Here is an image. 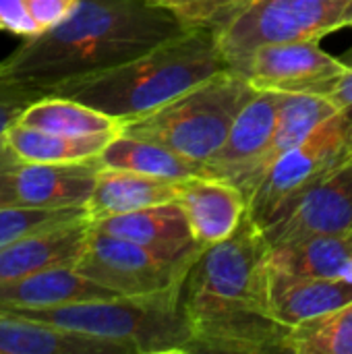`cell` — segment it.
Instances as JSON below:
<instances>
[{"mask_svg": "<svg viewBox=\"0 0 352 354\" xmlns=\"http://www.w3.org/2000/svg\"><path fill=\"white\" fill-rule=\"evenodd\" d=\"M183 180L139 174L131 170L100 168L95 189L87 201L91 222L178 201Z\"/></svg>", "mask_w": 352, "mask_h": 354, "instance_id": "obj_19", "label": "cell"}, {"mask_svg": "<svg viewBox=\"0 0 352 354\" xmlns=\"http://www.w3.org/2000/svg\"><path fill=\"white\" fill-rule=\"evenodd\" d=\"M340 278H342V280H346V282H352V253H351V257L346 259L344 268H342V274H340Z\"/></svg>", "mask_w": 352, "mask_h": 354, "instance_id": "obj_34", "label": "cell"}, {"mask_svg": "<svg viewBox=\"0 0 352 354\" xmlns=\"http://www.w3.org/2000/svg\"><path fill=\"white\" fill-rule=\"evenodd\" d=\"M222 68L228 66L214 31L185 29L122 64L58 83L50 93L79 100L124 122L168 104Z\"/></svg>", "mask_w": 352, "mask_h": 354, "instance_id": "obj_2", "label": "cell"}, {"mask_svg": "<svg viewBox=\"0 0 352 354\" xmlns=\"http://www.w3.org/2000/svg\"><path fill=\"white\" fill-rule=\"evenodd\" d=\"M352 301V282L342 278H303L272 270L270 317L286 328L332 313Z\"/></svg>", "mask_w": 352, "mask_h": 354, "instance_id": "obj_20", "label": "cell"}, {"mask_svg": "<svg viewBox=\"0 0 352 354\" xmlns=\"http://www.w3.org/2000/svg\"><path fill=\"white\" fill-rule=\"evenodd\" d=\"M183 31L172 10L151 0H79L71 17L0 60V73L48 95L58 83L122 64Z\"/></svg>", "mask_w": 352, "mask_h": 354, "instance_id": "obj_1", "label": "cell"}, {"mask_svg": "<svg viewBox=\"0 0 352 354\" xmlns=\"http://www.w3.org/2000/svg\"><path fill=\"white\" fill-rule=\"evenodd\" d=\"M118 133H100V135H60L39 129L25 127L15 122L4 141L21 162L31 164H68V162H87L95 160L104 147Z\"/></svg>", "mask_w": 352, "mask_h": 354, "instance_id": "obj_22", "label": "cell"}, {"mask_svg": "<svg viewBox=\"0 0 352 354\" xmlns=\"http://www.w3.org/2000/svg\"><path fill=\"white\" fill-rule=\"evenodd\" d=\"M257 89L245 75L222 68L168 104L122 122V133L156 141L178 156L210 162Z\"/></svg>", "mask_w": 352, "mask_h": 354, "instance_id": "obj_4", "label": "cell"}, {"mask_svg": "<svg viewBox=\"0 0 352 354\" xmlns=\"http://www.w3.org/2000/svg\"><path fill=\"white\" fill-rule=\"evenodd\" d=\"M338 112H340V108L328 95H317V93H280L276 131H274L272 143H270V147L266 151V158H263L261 176L268 172V168L280 156H284L293 147L301 145L328 118H332Z\"/></svg>", "mask_w": 352, "mask_h": 354, "instance_id": "obj_24", "label": "cell"}, {"mask_svg": "<svg viewBox=\"0 0 352 354\" xmlns=\"http://www.w3.org/2000/svg\"><path fill=\"white\" fill-rule=\"evenodd\" d=\"M282 348L293 354H352V301L332 313L288 328Z\"/></svg>", "mask_w": 352, "mask_h": 354, "instance_id": "obj_26", "label": "cell"}, {"mask_svg": "<svg viewBox=\"0 0 352 354\" xmlns=\"http://www.w3.org/2000/svg\"><path fill=\"white\" fill-rule=\"evenodd\" d=\"M81 218H89L85 205H77V207L6 205V207H0V249L29 234L56 228V226H62Z\"/></svg>", "mask_w": 352, "mask_h": 354, "instance_id": "obj_27", "label": "cell"}, {"mask_svg": "<svg viewBox=\"0 0 352 354\" xmlns=\"http://www.w3.org/2000/svg\"><path fill=\"white\" fill-rule=\"evenodd\" d=\"M17 162H21V160L12 153V149L6 145V141L0 139V172L6 170V168H10V166H15Z\"/></svg>", "mask_w": 352, "mask_h": 354, "instance_id": "obj_33", "label": "cell"}, {"mask_svg": "<svg viewBox=\"0 0 352 354\" xmlns=\"http://www.w3.org/2000/svg\"><path fill=\"white\" fill-rule=\"evenodd\" d=\"M278 106V91L257 89L237 114L224 145L207 162L216 170V176L232 180L245 195L261 178L263 158L276 131Z\"/></svg>", "mask_w": 352, "mask_h": 354, "instance_id": "obj_12", "label": "cell"}, {"mask_svg": "<svg viewBox=\"0 0 352 354\" xmlns=\"http://www.w3.org/2000/svg\"><path fill=\"white\" fill-rule=\"evenodd\" d=\"M17 122L60 135H100L122 131V120L112 118L79 100L54 93L37 97L23 110Z\"/></svg>", "mask_w": 352, "mask_h": 354, "instance_id": "obj_25", "label": "cell"}, {"mask_svg": "<svg viewBox=\"0 0 352 354\" xmlns=\"http://www.w3.org/2000/svg\"><path fill=\"white\" fill-rule=\"evenodd\" d=\"M249 0H174L168 8L183 29H214Z\"/></svg>", "mask_w": 352, "mask_h": 354, "instance_id": "obj_28", "label": "cell"}, {"mask_svg": "<svg viewBox=\"0 0 352 354\" xmlns=\"http://www.w3.org/2000/svg\"><path fill=\"white\" fill-rule=\"evenodd\" d=\"M272 245L249 216L228 239L205 247L185 280L187 315L212 311H255L270 315Z\"/></svg>", "mask_w": 352, "mask_h": 354, "instance_id": "obj_5", "label": "cell"}, {"mask_svg": "<svg viewBox=\"0 0 352 354\" xmlns=\"http://www.w3.org/2000/svg\"><path fill=\"white\" fill-rule=\"evenodd\" d=\"M79 0H27L29 15L37 25L39 33L62 23L77 8Z\"/></svg>", "mask_w": 352, "mask_h": 354, "instance_id": "obj_31", "label": "cell"}, {"mask_svg": "<svg viewBox=\"0 0 352 354\" xmlns=\"http://www.w3.org/2000/svg\"><path fill=\"white\" fill-rule=\"evenodd\" d=\"M352 158V114L340 110L309 139L280 156L249 193L247 216L268 228L307 189Z\"/></svg>", "mask_w": 352, "mask_h": 354, "instance_id": "obj_7", "label": "cell"}, {"mask_svg": "<svg viewBox=\"0 0 352 354\" xmlns=\"http://www.w3.org/2000/svg\"><path fill=\"white\" fill-rule=\"evenodd\" d=\"M263 232L272 247L317 234H352V158L307 189Z\"/></svg>", "mask_w": 352, "mask_h": 354, "instance_id": "obj_11", "label": "cell"}, {"mask_svg": "<svg viewBox=\"0 0 352 354\" xmlns=\"http://www.w3.org/2000/svg\"><path fill=\"white\" fill-rule=\"evenodd\" d=\"M351 17L352 0H249L212 31L226 66L245 75L257 48L322 39L349 27Z\"/></svg>", "mask_w": 352, "mask_h": 354, "instance_id": "obj_6", "label": "cell"}, {"mask_svg": "<svg viewBox=\"0 0 352 354\" xmlns=\"http://www.w3.org/2000/svg\"><path fill=\"white\" fill-rule=\"evenodd\" d=\"M193 239L205 249L228 239L247 216L245 191L228 178L195 176L183 180L178 201Z\"/></svg>", "mask_w": 352, "mask_h": 354, "instance_id": "obj_14", "label": "cell"}, {"mask_svg": "<svg viewBox=\"0 0 352 354\" xmlns=\"http://www.w3.org/2000/svg\"><path fill=\"white\" fill-rule=\"evenodd\" d=\"M193 330L191 354H268L284 353L286 326L255 311H212L189 315Z\"/></svg>", "mask_w": 352, "mask_h": 354, "instance_id": "obj_13", "label": "cell"}, {"mask_svg": "<svg viewBox=\"0 0 352 354\" xmlns=\"http://www.w3.org/2000/svg\"><path fill=\"white\" fill-rule=\"evenodd\" d=\"M120 297L75 268H52L0 282V309H48Z\"/></svg>", "mask_w": 352, "mask_h": 354, "instance_id": "obj_18", "label": "cell"}, {"mask_svg": "<svg viewBox=\"0 0 352 354\" xmlns=\"http://www.w3.org/2000/svg\"><path fill=\"white\" fill-rule=\"evenodd\" d=\"M0 31L23 39L39 35V29L29 15L27 0H0Z\"/></svg>", "mask_w": 352, "mask_h": 354, "instance_id": "obj_30", "label": "cell"}, {"mask_svg": "<svg viewBox=\"0 0 352 354\" xmlns=\"http://www.w3.org/2000/svg\"><path fill=\"white\" fill-rule=\"evenodd\" d=\"M0 354H135L127 344L0 309Z\"/></svg>", "mask_w": 352, "mask_h": 354, "instance_id": "obj_17", "label": "cell"}, {"mask_svg": "<svg viewBox=\"0 0 352 354\" xmlns=\"http://www.w3.org/2000/svg\"><path fill=\"white\" fill-rule=\"evenodd\" d=\"M102 168L131 170L149 176H162L172 180H187L195 176H216V170L207 162H195L176 151L141 137L124 135L122 131L98 156Z\"/></svg>", "mask_w": 352, "mask_h": 354, "instance_id": "obj_21", "label": "cell"}, {"mask_svg": "<svg viewBox=\"0 0 352 354\" xmlns=\"http://www.w3.org/2000/svg\"><path fill=\"white\" fill-rule=\"evenodd\" d=\"M91 226L95 230L133 241L147 251L174 261L197 259L203 251V247L193 239L185 212L176 201L104 218L91 222Z\"/></svg>", "mask_w": 352, "mask_h": 354, "instance_id": "obj_15", "label": "cell"}, {"mask_svg": "<svg viewBox=\"0 0 352 354\" xmlns=\"http://www.w3.org/2000/svg\"><path fill=\"white\" fill-rule=\"evenodd\" d=\"M349 27H352V17H351V21H349Z\"/></svg>", "mask_w": 352, "mask_h": 354, "instance_id": "obj_36", "label": "cell"}, {"mask_svg": "<svg viewBox=\"0 0 352 354\" xmlns=\"http://www.w3.org/2000/svg\"><path fill=\"white\" fill-rule=\"evenodd\" d=\"M91 220L81 218L19 239L0 249V282L52 268H75L85 251Z\"/></svg>", "mask_w": 352, "mask_h": 354, "instance_id": "obj_16", "label": "cell"}, {"mask_svg": "<svg viewBox=\"0 0 352 354\" xmlns=\"http://www.w3.org/2000/svg\"><path fill=\"white\" fill-rule=\"evenodd\" d=\"M151 2H156V4H160V6H166V8H168L174 0H151Z\"/></svg>", "mask_w": 352, "mask_h": 354, "instance_id": "obj_35", "label": "cell"}, {"mask_svg": "<svg viewBox=\"0 0 352 354\" xmlns=\"http://www.w3.org/2000/svg\"><path fill=\"white\" fill-rule=\"evenodd\" d=\"M342 60L344 64L349 66L346 75L340 79V83L336 85V89L328 95L340 110L352 114V48H349L344 54H342Z\"/></svg>", "mask_w": 352, "mask_h": 354, "instance_id": "obj_32", "label": "cell"}, {"mask_svg": "<svg viewBox=\"0 0 352 354\" xmlns=\"http://www.w3.org/2000/svg\"><path fill=\"white\" fill-rule=\"evenodd\" d=\"M193 261L160 257L133 241L91 226L85 251L75 270L120 297H149L183 290Z\"/></svg>", "mask_w": 352, "mask_h": 354, "instance_id": "obj_8", "label": "cell"}, {"mask_svg": "<svg viewBox=\"0 0 352 354\" xmlns=\"http://www.w3.org/2000/svg\"><path fill=\"white\" fill-rule=\"evenodd\" d=\"M352 253V234H317L274 245L270 266L274 272L303 278H340Z\"/></svg>", "mask_w": 352, "mask_h": 354, "instance_id": "obj_23", "label": "cell"}, {"mask_svg": "<svg viewBox=\"0 0 352 354\" xmlns=\"http://www.w3.org/2000/svg\"><path fill=\"white\" fill-rule=\"evenodd\" d=\"M37 97H41L37 89L0 73V139H4L6 131L21 118L23 110L31 106Z\"/></svg>", "mask_w": 352, "mask_h": 354, "instance_id": "obj_29", "label": "cell"}, {"mask_svg": "<svg viewBox=\"0 0 352 354\" xmlns=\"http://www.w3.org/2000/svg\"><path fill=\"white\" fill-rule=\"evenodd\" d=\"M183 290L8 311L56 328L127 344L135 354H191L193 330L185 311Z\"/></svg>", "mask_w": 352, "mask_h": 354, "instance_id": "obj_3", "label": "cell"}, {"mask_svg": "<svg viewBox=\"0 0 352 354\" xmlns=\"http://www.w3.org/2000/svg\"><path fill=\"white\" fill-rule=\"evenodd\" d=\"M349 66L328 54L319 39L268 44L253 52L245 77L253 89L330 95Z\"/></svg>", "mask_w": 352, "mask_h": 354, "instance_id": "obj_9", "label": "cell"}, {"mask_svg": "<svg viewBox=\"0 0 352 354\" xmlns=\"http://www.w3.org/2000/svg\"><path fill=\"white\" fill-rule=\"evenodd\" d=\"M100 162L31 164L17 162L0 172V207H77L87 205L100 174Z\"/></svg>", "mask_w": 352, "mask_h": 354, "instance_id": "obj_10", "label": "cell"}]
</instances>
